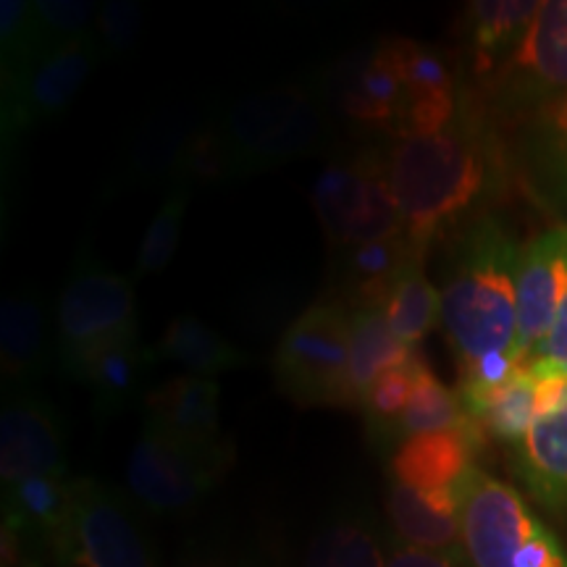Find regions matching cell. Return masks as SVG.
Returning <instances> with one entry per match:
<instances>
[{"label":"cell","instance_id":"obj_1","mask_svg":"<svg viewBox=\"0 0 567 567\" xmlns=\"http://www.w3.org/2000/svg\"><path fill=\"white\" fill-rule=\"evenodd\" d=\"M389 184L402 231L429 252L439 234L460 221L486 195L494 174V142L473 92L465 90L460 116L431 137L386 142Z\"/></svg>","mask_w":567,"mask_h":567},{"label":"cell","instance_id":"obj_2","mask_svg":"<svg viewBox=\"0 0 567 567\" xmlns=\"http://www.w3.org/2000/svg\"><path fill=\"white\" fill-rule=\"evenodd\" d=\"M523 247L496 218H471L452 243L442 326L460 368L517 352V268ZM523 358V354H520Z\"/></svg>","mask_w":567,"mask_h":567},{"label":"cell","instance_id":"obj_3","mask_svg":"<svg viewBox=\"0 0 567 567\" xmlns=\"http://www.w3.org/2000/svg\"><path fill=\"white\" fill-rule=\"evenodd\" d=\"M213 122L229 147L237 182H243L318 151L329 116L321 87L281 84L239 97Z\"/></svg>","mask_w":567,"mask_h":567},{"label":"cell","instance_id":"obj_4","mask_svg":"<svg viewBox=\"0 0 567 567\" xmlns=\"http://www.w3.org/2000/svg\"><path fill=\"white\" fill-rule=\"evenodd\" d=\"M137 302L132 276L105 268L87 245L80 247L53 308L55 360L69 379H84L105 347L137 339Z\"/></svg>","mask_w":567,"mask_h":567},{"label":"cell","instance_id":"obj_5","mask_svg":"<svg viewBox=\"0 0 567 567\" xmlns=\"http://www.w3.org/2000/svg\"><path fill=\"white\" fill-rule=\"evenodd\" d=\"M457 496L463 547L473 567H567L559 538L505 481L473 465Z\"/></svg>","mask_w":567,"mask_h":567},{"label":"cell","instance_id":"obj_6","mask_svg":"<svg viewBox=\"0 0 567 567\" xmlns=\"http://www.w3.org/2000/svg\"><path fill=\"white\" fill-rule=\"evenodd\" d=\"M310 203L334 252L402 234L384 145L331 158L316 176Z\"/></svg>","mask_w":567,"mask_h":567},{"label":"cell","instance_id":"obj_7","mask_svg":"<svg viewBox=\"0 0 567 567\" xmlns=\"http://www.w3.org/2000/svg\"><path fill=\"white\" fill-rule=\"evenodd\" d=\"M352 313L339 300L310 305L287 326L274 352L281 394L305 408L354 410L350 392Z\"/></svg>","mask_w":567,"mask_h":567},{"label":"cell","instance_id":"obj_8","mask_svg":"<svg viewBox=\"0 0 567 567\" xmlns=\"http://www.w3.org/2000/svg\"><path fill=\"white\" fill-rule=\"evenodd\" d=\"M484 92L494 113L520 122L567 95V0H542L526 38Z\"/></svg>","mask_w":567,"mask_h":567},{"label":"cell","instance_id":"obj_9","mask_svg":"<svg viewBox=\"0 0 567 567\" xmlns=\"http://www.w3.org/2000/svg\"><path fill=\"white\" fill-rule=\"evenodd\" d=\"M231 457L234 452L197 450L145 421L126 463V481L151 513L182 515L221 481Z\"/></svg>","mask_w":567,"mask_h":567},{"label":"cell","instance_id":"obj_10","mask_svg":"<svg viewBox=\"0 0 567 567\" xmlns=\"http://www.w3.org/2000/svg\"><path fill=\"white\" fill-rule=\"evenodd\" d=\"M53 559L61 567H155L130 502L92 478H74L71 515Z\"/></svg>","mask_w":567,"mask_h":567},{"label":"cell","instance_id":"obj_11","mask_svg":"<svg viewBox=\"0 0 567 567\" xmlns=\"http://www.w3.org/2000/svg\"><path fill=\"white\" fill-rule=\"evenodd\" d=\"M95 63H101V55H97L92 34H87L84 40L42 55L17 80L0 82L3 153L24 132L61 116L76 101Z\"/></svg>","mask_w":567,"mask_h":567},{"label":"cell","instance_id":"obj_12","mask_svg":"<svg viewBox=\"0 0 567 567\" xmlns=\"http://www.w3.org/2000/svg\"><path fill=\"white\" fill-rule=\"evenodd\" d=\"M0 478L3 484L30 476H69L63 425L38 389L0 392Z\"/></svg>","mask_w":567,"mask_h":567},{"label":"cell","instance_id":"obj_13","mask_svg":"<svg viewBox=\"0 0 567 567\" xmlns=\"http://www.w3.org/2000/svg\"><path fill=\"white\" fill-rule=\"evenodd\" d=\"M567 295V224L523 247L517 268V350L530 363Z\"/></svg>","mask_w":567,"mask_h":567},{"label":"cell","instance_id":"obj_14","mask_svg":"<svg viewBox=\"0 0 567 567\" xmlns=\"http://www.w3.org/2000/svg\"><path fill=\"white\" fill-rule=\"evenodd\" d=\"M323 95L326 101L331 97L350 122L392 134L405 87L389 38L379 40L371 51L347 63L342 74L326 76Z\"/></svg>","mask_w":567,"mask_h":567},{"label":"cell","instance_id":"obj_15","mask_svg":"<svg viewBox=\"0 0 567 567\" xmlns=\"http://www.w3.org/2000/svg\"><path fill=\"white\" fill-rule=\"evenodd\" d=\"M486 434L476 421H467L463 429L434 431V434L408 436L396 444L389 473L392 481L415 492H455L473 460L484 450Z\"/></svg>","mask_w":567,"mask_h":567},{"label":"cell","instance_id":"obj_16","mask_svg":"<svg viewBox=\"0 0 567 567\" xmlns=\"http://www.w3.org/2000/svg\"><path fill=\"white\" fill-rule=\"evenodd\" d=\"M53 326L38 289H11L0 302V375L3 389H34L51 368Z\"/></svg>","mask_w":567,"mask_h":567},{"label":"cell","instance_id":"obj_17","mask_svg":"<svg viewBox=\"0 0 567 567\" xmlns=\"http://www.w3.org/2000/svg\"><path fill=\"white\" fill-rule=\"evenodd\" d=\"M221 386L200 375H176L145 396V421L208 452H234L221 434Z\"/></svg>","mask_w":567,"mask_h":567},{"label":"cell","instance_id":"obj_18","mask_svg":"<svg viewBox=\"0 0 567 567\" xmlns=\"http://www.w3.org/2000/svg\"><path fill=\"white\" fill-rule=\"evenodd\" d=\"M200 122L182 113H155L134 134L130 151L118 161L111 187L116 189H172L179 179L184 155Z\"/></svg>","mask_w":567,"mask_h":567},{"label":"cell","instance_id":"obj_19","mask_svg":"<svg viewBox=\"0 0 567 567\" xmlns=\"http://www.w3.org/2000/svg\"><path fill=\"white\" fill-rule=\"evenodd\" d=\"M517 166L530 195L567 216V95L520 124Z\"/></svg>","mask_w":567,"mask_h":567},{"label":"cell","instance_id":"obj_20","mask_svg":"<svg viewBox=\"0 0 567 567\" xmlns=\"http://www.w3.org/2000/svg\"><path fill=\"white\" fill-rule=\"evenodd\" d=\"M337 255V287L342 305L350 313L358 310H384L396 279L405 271L415 255H425L410 243L408 234L375 239V243L354 245Z\"/></svg>","mask_w":567,"mask_h":567},{"label":"cell","instance_id":"obj_21","mask_svg":"<svg viewBox=\"0 0 567 567\" xmlns=\"http://www.w3.org/2000/svg\"><path fill=\"white\" fill-rule=\"evenodd\" d=\"M389 520L405 547L463 559L460 496L455 492H415L392 481L386 496Z\"/></svg>","mask_w":567,"mask_h":567},{"label":"cell","instance_id":"obj_22","mask_svg":"<svg viewBox=\"0 0 567 567\" xmlns=\"http://www.w3.org/2000/svg\"><path fill=\"white\" fill-rule=\"evenodd\" d=\"M542 3L536 0H476L465 6L463 34L471 55V71L481 84L509 61Z\"/></svg>","mask_w":567,"mask_h":567},{"label":"cell","instance_id":"obj_23","mask_svg":"<svg viewBox=\"0 0 567 567\" xmlns=\"http://www.w3.org/2000/svg\"><path fill=\"white\" fill-rule=\"evenodd\" d=\"M515 473L536 502L567 513V396L515 444Z\"/></svg>","mask_w":567,"mask_h":567},{"label":"cell","instance_id":"obj_24","mask_svg":"<svg viewBox=\"0 0 567 567\" xmlns=\"http://www.w3.org/2000/svg\"><path fill=\"white\" fill-rule=\"evenodd\" d=\"M153 365L151 347H142L140 337L105 347L82 379V384H87L92 392V415L101 423H109L111 417L124 413L140 396L145 375Z\"/></svg>","mask_w":567,"mask_h":567},{"label":"cell","instance_id":"obj_25","mask_svg":"<svg viewBox=\"0 0 567 567\" xmlns=\"http://www.w3.org/2000/svg\"><path fill=\"white\" fill-rule=\"evenodd\" d=\"M151 352L155 363H174L182 368L184 375H200V379L234 371L250 360L237 344L224 339L197 316L174 318Z\"/></svg>","mask_w":567,"mask_h":567},{"label":"cell","instance_id":"obj_26","mask_svg":"<svg viewBox=\"0 0 567 567\" xmlns=\"http://www.w3.org/2000/svg\"><path fill=\"white\" fill-rule=\"evenodd\" d=\"M421 347H410L394 334L384 310H358L352 313L350 334V392L354 410H360L365 389L384 371L410 365Z\"/></svg>","mask_w":567,"mask_h":567},{"label":"cell","instance_id":"obj_27","mask_svg":"<svg viewBox=\"0 0 567 567\" xmlns=\"http://www.w3.org/2000/svg\"><path fill=\"white\" fill-rule=\"evenodd\" d=\"M465 415L481 425L486 436L505 444H517L536 421V381L530 365H520L513 379L492 394L463 405Z\"/></svg>","mask_w":567,"mask_h":567},{"label":"cell","instance_id":"obj_28","mask_svg":"<svg viewBox=\"0 0 567 567\" xmlns=\"http://www.w3.org/2000/svg\"><path fill=\"white\" fill-rule=\"evenodd\" d=\"M384 316L402 342L421 347V342L442 323V292L425 276V255H415L396 279Z\"/></svg>","mask_w":567,"mask_h":567},{"label":"cell","instance_id":"obj_29","mask_svg":"<svg viewBox=\"0 0 567 567\" xmlns=\"http://www.w3.org/2000/svg\"><path fill=\"white\" fill-rule=\"evenodd\" d=\"M471 421L460 402L457 389H450L431 371L425 358L415 368V389L410 405L396 429V444L408 436L434 434V431H455Z\"/></svg>","mask_w":567,"mask_h":567},{"label":"cell","instance_id":"obj_30","mask_svg":"<svg viewBox=\"0 0 567 567\" xmlns=\"http://www.w3.org/2000/svg\"><path fill=\"white\" fill-rule=\"evenodd\" d=\"M189 200H193V184L176 182L172 189H166L158 213H155L151 226L142 234V245L132 266V281L161 274L163 268L172 264L182 239Z\"/></svg>","mask_w":567,"mask_h":567},{"label":"cell","instance_id":"obj_31","mask_svg":"<svg viewBox=\"0 0 567 567\" xmlns=\"http://www.w3.org/2000/svg\"><path fill=\"white\" fill-rule=\"evenodd\" d=\"M51 51L42 42L34 0H3L0 3V82L24 74L34 61Z\"/></svg>","mask_w":567,"mask_h":567},{"label":"cell","instance_id":"obj_32","mask_svg":"<svg viewBox=\"0 0 567 567\" xmlns=\"http://www.w3.org/2000/svg\"><path fill=\"white\" fill-rule=\"evenodd\" d=\"M421 360L423 352L410 365L384 371L365 389L363 400H360V410L365 413L368 431L381 444H396V429H400L402 415H405L410 405V396H413L415 368Z\"/></svg>","mask_w":567,"mask_h":567},{"label":"cell","instance_id":"obj_33","mask_svg":"<svg viewBox=\"0 0 567 567\" xmlns=\"http://www.w3.org/2000/svg\"><path fill=\"white\" fill-rule=\"evenodd\" d=\"M389 45L400 69L405 95H444V92L463 90L452 59L439 48L408 38H389Z\"/></svg>","mask_w":567,"mask_h":567},{"label":"cell","instance_id":"obj_34","mask_svg":"<svg viewBox=\"0 0 567 567\" xmlns=\"http://www.w3.org/2000/svg\"><path fill=\"white\" fill-rule=\"evenodd\" d=\"M381 547L365 526L339 520L326 526L310 544L305 567H384Z\"/></svg>","mask_w":567,"mask_h":567},{"label":"cell","instance_id":"obj_35","mask_svg":"<svg viewBox=\"0 0 567 567\" xmlns=\"http://www.w3.org/2000/svg\"><path fill=\"white\" fill-rule=\"evenodd\" d=\"M142 17H145V11L134 0H109V3H101L95 30H92V40H95L101 63H118L134 51L142 34Z\"/></svg>","mask_w":567,"mask_h":567},{"label":"cell","instance_id":"obj_36","mask_svg":"<svg viewBox=\"0 0 567 567\" xmlns=\"http://www.w3.org/2000/svg\"><path fill=\"white\" fill-rule=\"evenodd\" d=\"M42 42L48 51L84 40L95 30L101 3L95 0H34Z\"/></svg>","mask_w":567,"mask_h":567},{"label":"cell","instance_id":"obj_37","mask_svg":"<svg viewBox=\"0 0 567 567\" xmlns=\"http://www.w3.org/2000/svg\"><path fill=\"white\" fill-rule=\"evenodd\" d=\"M534 360H551V363L567 365V295L559 305L555 323H551L547 339L538 347Z\"/></svg>","mask_w":567,"mask_h":567},{"label":"cell","instance_id":"obj_38","mask_svg":"<svg viewBox=\"0 0 567 567\" xmlns=\"http://www.w3.org/2000/svg\"><path fill=\"white\" fill-rule=\"evenodd\" d=\"M384 567H463V559L439 555V551H425L415 547H400L392 551Z\"/></svg>","mask_w":567,"mask_h":567},{"label":"cell","instance_id":"obj_39","mask_svg":"<svg viewBox=\"0 0 567 567\" xmlns=\"http://www.w3.org/2000/svg\"><path fill=\"white\" fill-rule=\"evenodd\" d=\"M11 567H40V565L32 563V559H19V563L11 565Z\"/></svg>","mask_w":567,"mask_h":567},{"label":"cell","instance_id":"obj_40","mask_svg":"<svg viewBox=\"0 0 567 567\" xmlns=\"http://www.w3.org/2000/svg\"><path fill=\"white\" fill-rule=\"evenodd\" d=\"M193 567H213V565H193Z\"/></svg>","mask_w":567,"mask_h":567}]
</instances>
